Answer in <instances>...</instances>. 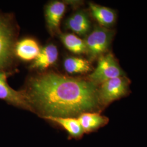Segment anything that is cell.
I'll return each mask as SVG.
<instances>
[{"label": "cell", "instance_id": "cell-4", "mask_svg": "<svg viewBox=\"0 0 147 147\" xmlns=\"http://www.w3.org/2000/svg\"><path fill=\"white\" fill-rule=\"evenodd\" d=\"M130 80L125 76L109 80L101 84L98 88V96L101 107L126 95L128 93Z\"/></svg>", "mask_w": 147, "mask_h": 147}, {"label": "cell", "instance_id": "cell-8", "mask_svg": "<svg viewBox=\"0 0 147 147\" xmlns=\"http://www.w3.org/2000/svg\"><path fill=\"white\" fill-rule=\"evenodd\" d=\"M58 57V49L56 45L53 44H48L40 49L31 68L39 70L45 69L56 63Z\"/></svg>", "mask_w": 147, "mask_h": 147}, {"label": "cell", "instance_id": "cell-9", "mask_svg": "<svg viewBox=\"0 0 147 147\" xmlns=\"http://www.w3.org/2000/svg\"><path fill=\"white\" fill-rule=\"evenodd\" d=\"M84 133L94 131L106 125L109 119L98 112H87L81 113L78 118Z\"/></svg>", "mask_w": 147, "mask_h": 147}, {"label": "cell", "instance_id": "cell-11", "mask_svg": "<svg viewBox=\"0 0 147 147\" xmlns=\"http://www.w3.org/2000/svg\"><path fill=\"white\" fill-rule=\"evenodd\" d=\"M40 49L36 40L31 38H26L16 43L14 53L23 61L34 60L40 53Z\"/></svg>", "mask_w": 147, "mask_h": 147}, {"label": "cell", "instance_id": "cell-6", "mask_svg": "<svg viewBox=\"0 0 147 147\" xmlns=\"http://www.w3.org/2000/svg\"><path fill=\"white\" fill-rule=\"evenodd\" d=\"M8 74L0 71V99L16 107L34 111L26 91H17L9 86L7 79Z\"/></svg>", "mask_w": 147, "mask_h": 147}, {"label": "cell", "instance_id": "cell-13", "mask_svg": "<svg viewBox=\"0 0 147 147\" xmlns=\"http://www.w3.org/2000/svg\"><path fill=\"white\" fill-rule=\"evenodd\" d=\"M67 29L80 36H84L89 31L91 24L88 16L84 11L76 12L67 19L65 22Z\"/></svg>", "mask_w": 147, "mask_h": 147}, {"label": "cell", "instance_id": "cell-7", "mask_svg": "<svg viewBox=\"0 0 147 147\" xmlns=\"http://www.w3.org/2000/svg\"><path fill=\"white\" fill-rule=\"evenodd\" d=\"M65 8V4L58 1L51 2L47 5L45 11V18L47 26L51 31H58Z\"/></svg>", "mask_w": 147, "mask_h": 147}, {"label": "cell", "instance_id": "cell-5", "mask_svg": "<svg viewBox=\"0 0 147 147\" xmlns=\"http://www.w3.org/2000/svg\"><path fill=\"white\" fill-rule=\"evenodd\" d=\"M124 76L116 58L111 53L100 56L96 68L88 75L94 84H101L110 79Z\"/></svg>", "mask_w": 147, "mask_h": 147}, {"label": "cell", "instance_id": "cell-15", "mask_svg": "<svg viewBox=\"0 0 147 147\" xmlns=\"http://www.w3.org/2000/svg\"><path fill=\"white\" fill-rule=\"evenodd\" d=\"M59 37L63 45L70 52L79 55L86 53L84 40L70 33H61Z\"/></svg>", "mask_w": 147, "mask_h": 147}, {"label": "cell", "instance_id": "cell-10", "mask_svg": "<svg viewBox=\"0 0 147 147\" xmlns=\"http://www.w3.org/2000/svg\"><path fill=\"white\" fill-rule=\"evenodd\" d=\"M42 117L62 126L71 138H80L84 134L78 118L52 116H45Z\"/></svg>", "mask_w": 147, "mask_h": 147}, {"label": "cell", "instance_id": "cell-1", "mask_svg": "<svg viewBox=\"0 0 147 147\" xmlns=\"http://www.w3.org/2000/svg\"><path fill=\"white\" fill-rule=\"evenodd\" d=\"M27 94L42 117H74L101 107L96 85L89 80L49 72L32 78Z\"/></svg>", "mask_w": 147, "mask_h": 147}, {"label": "cell", "instance_id": "cell-12", "mask_svg": "<svg viewBox=\"0 0 147 147\" xmlns=\"http://www.w3.org/2000/svg\"><path fill=\"white\" fill-rule=\"evenodd\" d=\"M89 7L92 15L100 26L109 28L115 24L116 13L113 10L93 3H89Z\"/></svg>", "mask_w": 147, "mask_h": 147}, {"label": "cell", "instance_id": "cell-3", "mask_svg": "<svg viewBox=\"0 0 147 147\" xmlns=\"http://www.w3.org/2000/svg\"><path fill=\"white\" fill-rule=\"evenodd\" d=\"M115 33L110 28L100 25L95 27L84 40L86 53L90 59L100 57L107 51Z\"/></svg>", "mask_w": 147, "mask_h": 147}, {"label": "cell", "instance_id": "cell-14", "mask_svg": "<svg viewBox=\"0 0 147 147\" xmlns=\"http://www.w3.org/2000/svg\"><path fill=\"white\" fill-rule=\"evenodd\" d=\"M65 70L70 74H85L93 70L91 64L87 59L76 57H69L64 61Z\"/></svg>", "mask_w": 147, "mask_h": 147}, {"label": "cell", "instance_id": "cell-2", "mask_svg": "<svg viewBox=\"0 0 147 147\" xmlns=\"http://www.w3.org/2000/svg\"><path fill=\"white\" fill-rule=\"evenodd\" d=\"M16 30L11 18L0 14V71L8 67L14 53Z\"/></svg>", "mask_w": 147, "mask_h": 147}]
</instances>
